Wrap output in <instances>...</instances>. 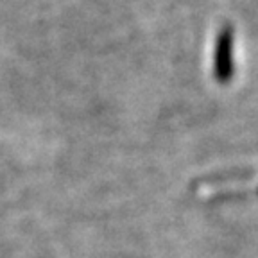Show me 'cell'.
Listing matches in <instances>:
<instances>
[{"mask_svg": "<svg viewBox=\"0 0 258 258\" xmlns=\"http://www.w3.org/2000/svg\"><path fill=\"white\" fill-rule=\"evenodd\" d=\"M214 69L219 83H228L233 77V31L228 25L219 32Z\"/></svg>", "mask_w": 258, "mask_h": 258, "instance_id": "6da1fadb", "label": "cell"}]
</instances>
